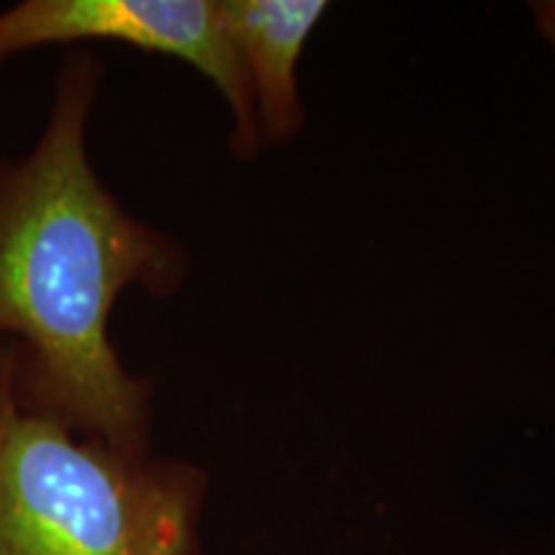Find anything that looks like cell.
<instances>
[{
    "label": "cell",
    "mask_w": 555,
    "mask_h": 555,
    "mask_svg": "<svg viewBox=\"0 0 555 555\" xmlns=\"http://www.w3.org/2000/svg\"><path fill=\"white\" fill-rule=\"evenodd\" d=\"M101 62L69 54L37 144L0 159V386L21 412L150 455L152 386L124 367L108 317L124 288L170 296L185 253L124 211L88 157Z\"/></svg>",
    "instance_id": "obj_1"
},
{
    "label": "cell",
    "mask_w": 555,
    "mask_h": 555,
    "mask_svg": "<svg viewBox=\"0 0 555 555\" xmlns=\"http://www.w3.org/2000/svg\"><path fill=\"white\" fill-rule=\"evenodd\" d=\"M206 474L21 412L0 386V555H201Z\"/></svg>",
    "instance_id": "obj_2"
},
{
    "label": "cell",
    "mask_w": 555,
    "mask_h": 555,
    "mask_svg": "<svg viewBox=\"0 0 555 555\" xmlns=\"http://www.w3.org/2000/svg\"><path fill=\"white\" fill-rule=\"evenodd\" d=\"M75 41H116L196 67L232 111L234 152H258L253 93L221 0H24L0 11V62Z\"/></svg>",
    "instance_id": "obj_3"
},
{
    "label": "cell",
    "mask_w": 555,
    "mask_h": 555,
    "mask_svg": "<svg viewBox=\"0 0 555 555\" xmlns=\"http://www.w3.org/2000/svg\"><path fill=\"white\" fill-rule=\"evenodd\" d=\"M227 29L245 67L260 139L286 142L301 127L296 65L327 3L319 0H221Z\"/></svg>",
    "instance_id": "obj_4"
},
{
    "label": "cell",
    "mask_w": 555,
    "mask_h": 555,
    "mask_svg": "<svg viewBox=\"0 0 555 555\" xmlns=\"http://www.w3.org/2000/svg\"><path fill=\"white\" fill-rule=\"evenodd\" d=\"M540 24H543L545 37L555 44V5H545V9L540 11Z\"/></svg>",
    "instance_id": "obj_5"
}]
</instances>
